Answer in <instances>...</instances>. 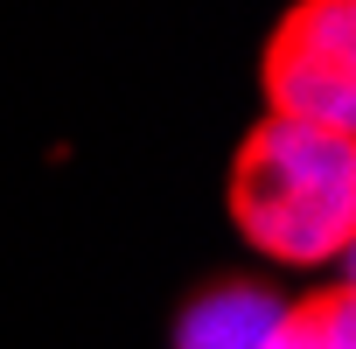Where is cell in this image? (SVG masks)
Returning <instances> with one entry per match:
<instances>
[{"instance_id": "obj_1", "label": "cell", "mask_w": 356, "mask_h": 349, "mask_svg": "<svg viewBox=\"0 0 356 349\" xmlns=\"http://www.w3.org/2000/svg\"><path fill=\"white\" fill-rule=\"evenodd\" d=\"M231 217L280 266H321L356 231V133L259 119L231 154Z\"/></svg>"}, {"instance_id": "obj_2", "label": "cell", "mask_w": 356, "mask_h": 349, "mask_svg": "<svg viewBox=\"0 0 356 349\" xmlns=\"http://www.w3.org/2000/svg\"><path fill=\"white\" fill-rule=\"evenodd\" d=\"M273 119L356 133V0H293L259 49Z\"/></svg>"}, {"instance_id": "obj_3", "label": "cell", "mask_w": 356, "mask_h": 349, "mask_svg": "<svg viewBox=\"0 0 356 349\" xmlns=\"http://www.w3.org/2000/svg\"><path fill=\"white\" fill-rule=\"evenodd\" d=\"M280 293L266 279H210L182 314H175V349H259L280 321Z\"/></svg>"}, {"instance_id": "obj_4", "label": "cell", "mask_w": 356, "mask_h": 349, "mask_svg": "<svg viewBox=\"0 0 356 349\" xmlns=\"http://www.w3.org/2000/svg\"><path fill=\"white\" fill-rule=\"evenodd\" d=\"M259 349H356V293H349V279H328V286L286 300Z\"/></svg>"}]
</instances>
